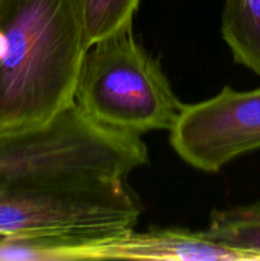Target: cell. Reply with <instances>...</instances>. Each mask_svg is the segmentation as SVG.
Instances as JSON below:
<instances>
[{
	"label": "cell",
	"mask_w": 260,
	"mask_h": 261,
	"mask_svg": "<svg viewBox=\"0 0 260 261\" xmlns=\"http://www.w3.org/2000/svg\"><path fill=\"white\" fill-rule=\"evenodd\" d=\"M142 0H75L88 46L133 25Z\"/></svg>",
	"instance_id": "cell-8"
},
{
	"label": "cell",
	"mask_w": 260,
	"mask_h": 261,
	"mask_svg": "<svg viewBox=\"0 0 260 261\" xmlns=\"http://www.w3.org/2000/svg\"><path fill=\"white\" fill-rule=\"evenodd\" d=\"M170 144L184 162L208 173L260 149V87L226 86L205 101L184 105L170 129Z\"/></svg>",
	"instance_id": "cell-4"
},
{
	"label": "cell",
	"mask_w": 260,
	"mask_h": 261,
	"mask_svg": "<svg viewBox=\"0 0 260 261\" xmlns=\"http://www.w3.org/2000/svg\"><path fill=\"white\" fill-rule=\"evenodd\" d=\"M201 233L260 261V201L213 211Z\"/></svg>",
	"instance_id": "cell-7"
},
{
	"label": "cell",
	"mask_w": 260,
	"mask_h": 261,
	"mask_svg": "<svg viewBox=\"0 0 260 261\" xmlns=\"http://www.w3.org/2000/svg\"><path fill=\"white\" fill-rule=\"evenodd\" d=\"M172 260V261H255L239 250L208 239L201 231L185 228L135 229L87 245L86 260Z\"/></svg>",
	"instance_id": "cell-5"
},
{
	"label": "cell",
	"mask_w": 260,
	"mask_h": 261,
	"mask_svg": "<svg viewBox=\"0 0 260 261\" xmlns=\"http://www.w3.org/2000/svg\"><path fill=\"white\" fill-rule=\"evenodd\" d=\"M73 102L92 121L135 137L170 132L185 105L160 61L137 41L133 25L89 46Z\"/></svg>",
	"instance_id": "cell-3"
},
{
	"label": "cell",
	"mask_w": 260,
	"mask_h": 261,
	"mask_svg": "<svg viewBox=\"0 0 260 261\" xmlns=\"http://www.w3.org/2000/svg\"><path fill=\"white\" fill-rule=\"evenodd\" d=\"M221 33L235 63L260 75V0H224Z\"/></svg>",
	"instance_id": "cell-6"
},
{
	"label": "cell",
	"mask_w": 260,
	"mask_h": 261,
	"mask_svg": "<svg viewBox=\"0 0 260 261\" xmlns=\"http://www.w3.org/2000/svg\"><path fill=\"white\" fill-rule=\"evenodd\" d=\"M88 47L75 0H0V133L69 106Z\"/></svg>",
	"instance_id": "cell-2"
},
{
	"label": "cell",
	"mask_w": 260,
	"mask_h": 261,
	"mask_svg": "<svg viewBox=\"0 0 260 261\" xmlns=\"http://www.w3.org/2000/svg\"><path fill=\"white\" fill-rule=\"evenodd\" d=\"M145 163L142 137L101 126L74 102L0 133V236L94 242L135 229L143 206L127 178Z\"/></svg>",
	"instance_id": "cell-1"
}]
</instances>
